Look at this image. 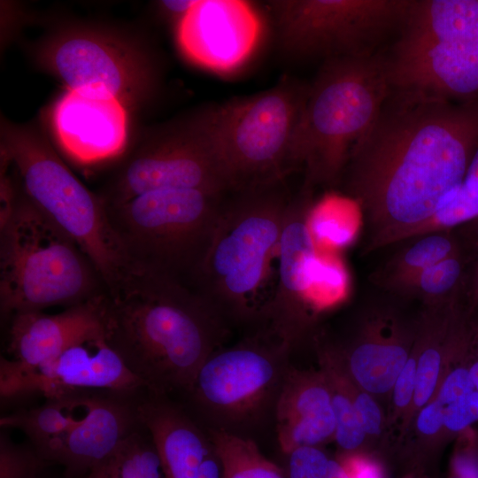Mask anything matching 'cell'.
Here are the masks:
<instances>
[{"label":"cell","instance_id":"6da1fadb","mask_svg":"<svg viewBox=\"0 0 478 478\" xmlns=\"http://www.w3.org/2000/svg\"><path fill=\"white\" fill-rule=\"evenodd\" d=\"M396 96L342 178L363 215L367 252L414 237L455 195L478 147V104Z\"/></svg>","mask_w":478,"mask_h":478},{"label":"cell","instance_id":"7a4b0ae2","mask_svg":"<svg viewBox=\"0 0 478 478\" xmlns=\"http://www.w3.org/2000/svg\"><path fill=\"white\" fill-rule=\"evenodd\" d=\"M226 321L192 289L126 266L105 290L106 337L146 392H188L221 343Z\"/></svg>","mask_w":478,"mask_h":478},{"label":"cell","instance_id":"3957f363","mask_svg":"<svg viewBox=\"0 0 478 478\" xmlns=\"http://www.w3.org/2000/svg\"><path fill=\"white\" fill-rule=\"evenodd\" d=\"M387 61L378 56L325 60L307 89L297 136L304 186H334L390 95Z\"/></svg>","mask_w":478,"mask_h":478},{"label":"cell","instance_id":"277c9868","mask_svg":"<svg viewBox=\"0 0 478 478\" xmlns=\"http://www.w3.org/2000/svg\"><path fill=\"white\" fill-rule=\"evenodd\" d=\"M292 197L285 182L227 196L194 290L227 325L259 326L255 296L278 251Z\"/></svg>","mask_w":478,"mask_h":478},{"label":"cell","instance_id":"5b68a950","mask_svg":"<svg viewBox=\"0 0 478 478\" xmlns=\"http://www.w3.org/2000/svg\"><path fill=\"white\" fill-rule=\"evenodd\" d=\"M105 291L81 248L18 189L0 227V310L4 319L57 305L71 307Z\"/></svg>","mask_w":478,"mask_h":478},{"label":"cell","instance_id":"8992f818","mask_svg":"<svg viewBox=\"0 0 478 478\" xmlns=\"http://www.w3.org/2000/svg\"><path fill=\"white\" fill-rule=\"evenodd\" d=\"M307 89L286 79L199 112L232 191L282 183L300 170L297 136Z\"/></svg>","mask_w":478,"mask_h":478},{"label":"cell","instance_id":"52a82bcc","mask_svg":"<svg viewBox=\"0 0 478 478\" xmlns=\"http://www.w3.org/2000/svg\"><path fill=\"white\" fill-rule=\"evenodd\" d=\"M229 192L158 190L105 207L126 264L194 290Z\"/></svg>","mask_w":478,"mask_h":478},{"label":"cell","instance_id":"ba28073f","mask_svg":"<svg viewBox=\"0 0 478 478\" xmlns=\"http://www.w3.org/2000/svg\"><path fill=\"white\" fill-rule=\"evenodd\" d=\"M2 134L1 150L18 171L21 193L81 248L105 289L112 287L126 260L99 196L36 134L12 125H4Z\"/></svg>","mask_w":478,"mask_h":478},{"label":"cell","instance_id":"9c48e42d","mask_svg":"<svg viewBox=\"0 0 478 478\" xmlns=\"http://www.w3.org/2000/svg\"><path fill=\"white\" fill-rule=\"evenodd\" d=\"M412 0H275L269 11L279 46L291 58L373 55L403 25Z\"/></svg>","mask_w":478,"mask_h":478},{"label":"cell","instance_id":"30bf717a","mask_svg":"<svg viewBox=\"0 0 478 478\" xmlns=\"http://www.w3.org/2000/svg\"><path fill=\"white\" fill-rule=\"evenodd\" d=\"M292 349L268 328H258L211 354L187 393L202 411L225 423L251 420L275 403Z\"/></svg>","mask_w":478,"mask_h":478},{"label":"cell","instance_id":"8fae6325","mask_svg":"<svg viewBox=\"0 0 478 478\" xmlns=\"http://www.w3.org/2000/svg\"><path fill=\"white\" fill-rule=\"evenodd\" d=\"M232 191L199 112L164 130L120 168L105 193V207L168 189Z\"/></svg>","mask_w":478,"mask_h":478},{"label":"cell","instance_id":"7c38bea8","mask_svg":"<svg viewBox=\"0 0 478 478\" xmlns=\"http://www.w3.org/2000/svg\"><path fill=\"white\" fill-rule=\"evenodd\" d=\"M144 390L110 344L104 327L35 366L0 358V396L4 400L33 395L50 399L87 391L135 395Z\"/></svg>","mask_w":478,"mask_h":478},{"label":"cell","instance_id":"4fadbf2b","mask_svg":"<svg viewBox=\"0 0 478 478\" xmlns=\"http://www.w3.org/2000/svg\"><path fill=\"white\" fill-rule=\"evenodd\" d=\"M312 190L292 197L278 247V278L266 302L261 327L292 348L312 331L317 307L313 286L321 257L310 228Z\"/></svg>","mask_w":478,"mask_h":478},{"label":"cell","instance_id":"5bb4252c","mask_svg":"<svg viewBox=\"0 0 478 478\" xmlns=\"http://www.w3.org/2000/svg\"><path fill=\"white\" fill-rule=\"evenodd\" d=\"M47 66L68 90L96 99L128 104L151 87L146 58L122 42L91 33H75L52 42L45 52Z\"/></svg>","mask_w":478,"mask_h":478},{"label":"cell","instance_id":"9a60e30c","mask_svg":"<svg viewBox=\"0 0 478 478\" xmlns=\"http://www.w3.org/2000/svg\"><path fill=\"white\" fill-rule=\"evenodd\" d=\"M391 296L362 307L343 341H327L353 382L378 401L390 399L418 329L419 315H406Z\"/></svg>","mask_w":478,"mask_h":478},{"label":"cell","instance_id":"2e32d148","mask_svg":"<svg viewBox=\"0 0 478 478\" xmlns=\"http://www.w3.org/2000/svg\"><path fill=\"white\" fill-rule=\"evenodd\" d=\"M260 33L257 12L251 4L240 0H197L176 28L183 54L195 64L220 73L243 65Z\"/></svg>","mask_w":478,"mask_h":478},{"label":"cell","instance_id":"e0dca14e","mask_svg":"<svg viewBox=\"0 0 478 478\" xmlns=\"http://www.w3.org/2000/svg\"><path fill=\"white\" fill-rule=\"evenodd\" d=\"M391 90L449 100L478 94V65L439 42L403 32L387 60Z\"/></svg>","mask_w":478,"mask_h":478},{"label":"cell","instance_id":"ac0fdd59","mask_svg":"<svg viewBox=\"0 0 478 478\" xmlns=\"http://www.w3.org/2000/svg\"><path fill=\"white\" fill-rule=\"evenodd\" d=\"M140 393L101 392L82 423L36 451L50 464L61 465L66 478H85L109 459L138 426Z\"/></svg>","mask_w":478,"mask_h":478},{"label":"cell","instance_id":"d6986e66","mask_svg":"<svg viewBox=\"0 0 478 478\" xmlns=\"http://www.w3.org/2000/svg\"><path fill=\"white\" fill-rule=\"evenodd\" d=\"M51 125L62 149L82 165L119 156L127 142V111L115 98H91L67 89L53 106Z\"/></svg>","mask_w":478,"mask_h":478},{"label":"cell","instance_id":"ffe728a7","mask_svg":"<svg viewBox=\"0 0 478 478\" xmlns=\"http://www.w3.org/2000/svg\"><path fill=\"white\" fill-rule=\"evenodd\" d=\"M105 291L56 314L42 311L12 315L8 359L22 366L41 365L83 337L104 327Z\"/></svg>","mask_w":478,"mask_h":478},{"label":"cell","instance_id":"44dd1931","mask_svg":"<svg viewBox=\"0 0 478 478\" xmlns=\"http://www.w3.org/2000/svg\"><path fill=\"white\" fill-rule=\"evenodd\" d=\"M275 416L279 444L285 454L335 439L331 391L320 368H288L275 401Z\"/></svg>","mask_w":478,"mask_h":478},{"label":"cell","instance_id":"7402d4cb","mask_svg":"<svg viewBox=\"0 0 478 478\" xmlns=\"http://www.w3.org/2000/svg\"><path fill=\"white\" fill-rule=\"evenodd\" d=\"M136 411L159 454L167 478H197L212 451L208 434L166 397L138 395Z\"/></svg>","mask_w":478,"mask_h":478},{"label":"cell","instance_id":"603a6c76","mask_svg":"<svg viewBox=\"0 0 478 478\" xmlns=\"http://www.w3.org/2000/svg\"><path fill=\"white\" fill-rule=\"evenodd\" d=\"M403 31L457 50L478 65V0L412 1Z\"/></svg>","mask_w":478,"mask_h":478},{"label":"cell","instance_id":"cb8c5ba5","mask_svg":"<svg viewBox=\"0 0 478 478\" xmlns=\"http://www.w3.org/2000/svg\"><path fill=\"white\" fill-rule=\"evenodd\" d=\"M101 392H80L46 399L38 407L2 417L0 426L4 429H20L38 450L82 423Z\"/></svg>","mask_w":478,"mask_h":478},{"label":"cell","instance_id":"d4e9b609","mask_svg":"<svg viewBox=\"0 0 478 478\" xmlns=\"http://www.w3.org/2000/svg\"><path fill=\"white\" fill-rule=\"evenodd\" d=\"M315 344L320 368L324 373L331 391L336 424L334 441L339 447V452L367 451L369 441L358 422L353 404L359 387L351 378L327 341L315 340Z\"/></svg>","mask_w":478,"mask_h":478},{"label":"cell","instance_id":"484cf974","mask_svg":"<svg viewBox=\"0 0 478 478\" xmlns=\"http://www.w3.org/2000/svg\"><path fill=\"white\" fill-rule=\"evenodd\" d=\"M456 228L428 232L405 240L401 247L373 274V282L382 289L451 256L470 248ZM405 242V241H404Z\"/></svg>","mask_w":478,"mask_h":478},{"label":"cell","instance_id":"4316f807","mask_svg":"<svg viewBox=\"0 0 478 478\" xmlns=\"http://www.w3.org/2000/svg\"><path fill=\"white\" fill-rule=\"evenodd\" d=\"M474 246L403 278L383 290L402 299H418L423 305L455 300L462 295Z\"/></svg>","mask_w":478,"mask_h":478},{"label":"cell","instance_id":"83f0119b","mask_svg":"<svg viewBox=\"0 0 478 478\" xmlns=\"http://www.w3.org/2000/svg\"><path fill=\"white\" fill-rule=\"evenodd\" d=\"M209 438L221 466L222 478H286L257 444L224 428H210Z\"/></svg>","mask_w":478,"mask_h":478},{"label":"cell","instance_id":"f1b7e54d","mask_svg":"<svg viewBox=\"0 0 478 478\" xmlns=\"http://www.w3.org/2000/svg\"><path fill=\"white\" fill-rule=\"evenodd\" d=\"M106 463L113 478H167L153 440L140 421Z\"/></svg>","mask_w":478,"mask_h":478},{"label":"cell","instance_id":"f546056e","mask_svg":"<svg viewBox=\"0 0 478 478\" xmlns=\"http://www.w3.org/2000/svg\"><path fill=\"white\" fill-rule=\"evenodd\" d=\"M476 220H478V181H462L452 198L419 230L415 236L436 230L457 228Z\"/></svg>","mask_w":478,"mask_h":478},{"label":"cell","instance_id":"4dcf8cb0","mask_svg":"<svg viewBox=\"0 0 478 478\" xmlns=\"http://www.w3.org/2000/svg\"><path fill=\"white\" fill-rule=\"evenodd\" d=\"M286 455V478H348L341 462L329 458L320 447L300 446Z\"/></svg>","mask_w":478,"mask_h":478},{"label":"cell","instance_id":"1f68e13d","mask_svg":"<svg viewBox=\"0 0 478 478\" xmlns=\"http://www.w3.org/2000/svg\"><path fill=\"white\" fill-rule=\"evenodd\" d=\"M49 465L32 444H18L2 429L0 478H41Z\"/></svg>","mask_w":478,"mask_h":478},{"label":"cell","instance_id":"d6a6232c","mask_svg":"<svg viewBox=\"0 0 478 478\" xmlns=\"http://www.w3.org/2000/svg\"><path fill=\"white\" fill-rule=\"evenodd\" d=\"M417 358L418 351L413 343L410 356L392 388L389 399L391 411L387 418V427L398 420H400V431L405 427L414 396Z\"/></svg>","mask_w":478,"mask_h":478},{"label":"cell","instance_id":"836d02e7","mask_svg":"<svg viewBox=\"0 0 478 478\" xmlns=\"http://www.w3.org/2000/svg\"><path fill=\"white\" fill-rule=\"evenodd\" d=\"M443 412L444 405L435 397L416 413L408 430L414 428L417 441L422 448L438 445L439 438L445 436Z\"/></svg>","mask_w":478,"mask_h":478},{"label":"cell","instance_id":"e575fe53","mask_svg":"<svg viewBox=\"0 0 478 478\" xmlns=\"http://www.w3.org/2000/svg\"><path fill=\"white\" fill-rule=\"evenodd\" d=\"M478 420V391L475 389L444 406L443 432L456 434L465 431Z\"/></svg>","mask_w":478,"mask_h":478},{"label":"cell","instance_id":"d590c367","mask_svg":"<svg viewBox=\"0 0 478 478\" xmlns=\"http://www.w3.org/2000/svg\"><path fill=\"white\" fill-rule=\"evenodd\" d=\"M336 459L349 478H386L382 461L370 451L339 452Z\"/></svg>","mask_w":478,"mask_h":478},{"label":"cell","instance_id":"8d00e7d4","mask_svg":"<svg viewBox=\"0 0 478 478\" xmlns=\"http://www.w3.org/2000/svg\"><path fill=\"white\" fill-rule=\"evenodd\" d=\"M461 301L468 319L478 320V241L466 271Z\"/></svg>","mask_w":478,"mask_h":478},{"label":"cell","instance_id":"74e56055","mask_svg":"<svg viewBox=\"0 0 478 478\" xmlns=\"http://www.w3.org/2000/svg\"><path fill=\"white\" fill-rule=\"evenodd\" d=\"M448 478H478V450L459 448L451 458Z\"/></svg>","mask_w":478,"mask_h":478},{"label":"cell","instance_id":"f35d334b","mask_svg":"<svg viewBox=\"0 0 478 478\" xmlns=\"http://www.w3.org/2000/svg\"><path fill=\"white\" fill-rule=\"evenodd\" d=\"M197 3V0H172L162 1L161 5L167 12L179 16V19L184 16Z\"/></svg>","mask_w":478,"mask_h":478},{"label":"cell","instance_id":"ab89813d","mask_svg":"<svg viewBox=\"0 0 478 478\" xmlns=\"http://www.w3.org/2000/svg\"><path fill=\"white\" fill-rule=\"evenodd\" d=\"M464 181H478V147L469 163Z\"/></svg>","mask_w":478,"mask_h":478},{"label":"cell","instance_id":"60d3db41","mask_svg":"<svg viewBox=\"0 0 478 478\" xmlns=\"http://www.w3.org/2000/svg\"><path fill=\"white\" fill-rule=\"evenodd\" d=\"M85 478H113V476L105 461L93 468Z\"/></svg>","mask_w":478,"mask_h":478}]
</instances>
